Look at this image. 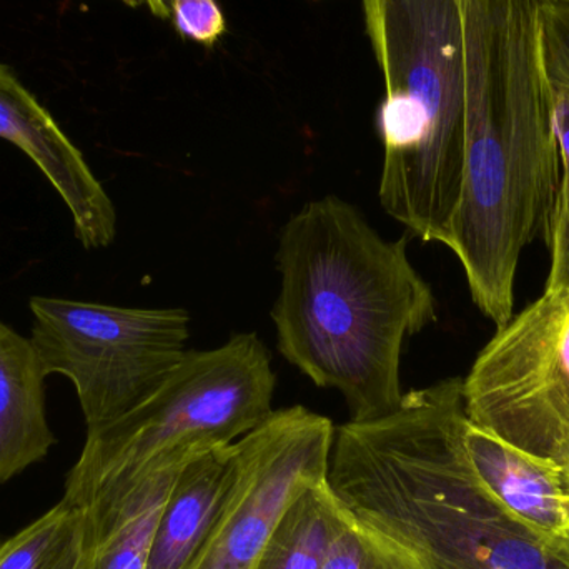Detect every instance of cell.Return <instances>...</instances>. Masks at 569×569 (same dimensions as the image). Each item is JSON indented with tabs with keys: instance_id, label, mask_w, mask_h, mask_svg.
Instances as JSON below:
<instances>
[{
	"instance_id": "obj_1",
	"label": "cell",
	"mask_w": 569,
	"mask_h": 569,
	"mask_svg": "<svg viewBox=\"0 0 569 569\" xmlns=\"http://www.w3.org/2000/svg\"><path fill=\"white\" fill-rule=\"evenodd\" d=\"M465 163L443 246L497 328L513 317L518 266L548 237L561 159L541 42V0H460Z\"/></svg>"
},
{
	"instance_id": "obj_2",
	"label": "cell",
	"mask_w": 569,
	"mask_h": 569,
	"mask_svg": "<svg viewBox=\"0 0 569 569\" xmlns=\"http://www.w3.org/2000/svg\"><path fill=\"white\" fill-rule=\"evenodd\" d=\"M407 243L388 242L335 196L307 203L280 236L282 287L272 308L280 353L317 387L340 391L351 421L400 405L405 341L437 320Z\"/></svg>"
},
{
	"instance_id": "obj_3",
	"label": "cell",
	"mask_w": 569,
	"mask_h": 569,
	"mask_svg": "<svg viewBox=\"0 0 569 569\" xmlns=\"http://www.w3.org/2000/svg\"><path fill=\"white\" fill-rule=\"evenodd\" d=\"M467 421L463 378L408 391L391 413L335 430L328 483L427 569H569L568 540L538 533L481 487Z\"/></svg>"
},
{
	"instance_id": "obj_4",
	"label": "cell",
	"mask_w": 569,
	"mask_h": 569,
	"mask_svg": "<svg viewBox=\"0 0 569 569\" xmlns=\"http://www.w3.org/2000/svg\"><path fill=\"white\" fill-rule=\"evenodd\" d=\"M383 72L381 207L423 242L443 246L465 163L460 0H361Z\"/></svg>"
},
{
	"instance_id": "obj_5",
	"label": "cell",
	"mask_w": 569,
	"mask_h": 569,
	"mask_svg": "<svg viewBox=\"0 0 569 569\" xmlns=\"http://www.w3.org/2000/svg\"><path fill=\"white\" fill-rule=\"evenodd\" d=\"M277 378L263 341L240 333L209 351H187L159 390L129 413L87 428L63 497L80 503L112 478L157 473L259 427L273 408Z\"/></svg>"
},
{
	"instance_id": "obj_6",
	"label": "cell",
	"mask_w": 569,
	"mask_h": 569,
	"mask_svg": "<svg viewBox=\"0 0 569 569\" xmlns=\"http://www.w3.org/2000/svg\"><path fill=\"white\" fill-rule=\"evenodd\" d=\"M32 340L47 377L76 388L87 428L102 427L152 397L186 357L183 308H127L56 297L29 300Z\"/></svg>"
},
{
	"instance_id": "obj_7",
	"label": "cell",
	"mask_w": 569,
	"mask_h": 569,
	"mask_svg": "<svg viewBox=\"0 0 569 569\" xmlns=\"http://www.w3.org/2000/svg\"><path fill=\"white\" fill-rule=\"evenodd\" d=\"M468 420L558 467L569 465V288H545L463 378Z\"/></svg>"
},
{
	"instance_id": "obj_8",
	"label": "cell",
	"mask_w": 569,
	"mask_h": 569,
	"mask_svg": "<svg viewBox=\"0 0 569 569\" xmlns=\"http://www.w3.org/2000/svg\"><path fill=\"white\" fill-rule=\"evenodd\" d=\"M333 438L327 417L298 405L237 440L229 495L190 569H252L291 501L328 480Z\"/></svg>"
},
{
	"instance_id": "obj_9",
	"label": "cell",
	"mask_w": 569,
	"mask_h": 569,
	"mask_svg": "<svg viewBox=\"0 0 569 569\" xmlns=\"http://www.w3.org/2000/svg\"><path fill=\"white\" fill-rule=\"evenodd\" d=\"M0 139L19 147L42 170L72 213L73 232L87 250L116 239L117 212L82 152L70 142L49 110L0 63Z\"/></svg>"
},
{
	"instance_id": "obj_10",
	"label": "cell",
	"mask_w": 569,
	"mask_h": 569,
	"mask_svg": "<svg viewBox=\"0 0 569 569\" xmlns=\"http://www.w3.org/2000/svg\"><path fill=\"white\" fill-rule=\"evenodd\" d=\"M465 451L488 495L545 537L569 541L563 468L533 457L467 421Z\"/></svg>"
},
{
	"instance_id": "obj_11",
	"label": "cell",
	"mask_w": 569,
	"mask_h": 569,
	"mask_svg": "<svg viewBox=\"0 0 569 569\" xmlns=\"http://www.w3.org/2000/svg\"><path fill=\"white\" fill-rule=\"evenodd\" d=\"M183 465L112 478L77 503L89 515V569H147L157 523Z\"/></svg>"
},
{
	"instance_id": "obj_12",
	"label": "cell",
	"mask_w": 569,
	"mask_h": 569,
	"mask_svg": "<svg viewBox=\"0 0 569 569\" xmlns=\"http://www.w3.org/2000/svg\"><path fill=\"white\" fill-rule=\"evenodd\" d=\"M236 470L233 443L187 461L157 523L147 569H190L226 503Z\"/></svg>"
},
{
	"instance_id": "obj_13",
	"label": "cell",
	"mask_w": 569,
	"mask_h": 569,
	"mask_svg": "<svg viewBox=\"0 0 569 569\" xmlns=\"http://www.w3.org/2000/svg\"><path fill=\"white\" fill-rule=\"evenodd\" d=\"M46 378L32 340L0 320V487L57 443L47 421Z\"/></svg>"
},
{
	"instance_id": "obj_14",
	"label": "cell",
	"mask_w": 569,
	"mask_h": 569,
	"mask_svg": "<svg viewBox=\"0 0 569 569\" xmlns=\"http://www.w3.org/2000/svg\"><path fill=\"white\" fill-rule=\"evenodd\" d=\"M348 507L321 481L298 495L284 510L252 569H321Z\"/></svg>"
},
{
	"instance_id": "obj_15",
	"label": "cell",
	"mask_w": 569,
	"mask_h": 569,
	"mask_svg": "<svg viewBox=\"0 0 569 569\" xmlns=\"http://www.w3.org/2000/svg\"><path fill=\"white\" fill-rule=\"evenodd\" d=\"M87 508L62 500L0 541V569H89Z\"/></svg>"
},
{
	"instance_id": "obj_16",
	"label": "cell",
	"mask_w": 569,
	"mask_h": 569,
	"mask_svg": "<svg viewBox=\"0 0 569 569\" xmlns=\"http://www.w3.org/2000/svg\"><path fill=\"white\" fill-rule=\"evenodd\" d=\"M321 569H427L410 547L348 508Z\"/></svg>"
},
{
	"instance_id": "obj_17",
	"label": "cell",
	"mask_w": 569,
	"mask_h": 569,
	"mask_svg": "<svg viewBox=\"0 0 569 569\" xmlns=\"http://www.w3.org/2000/svg\"><path fill=\"white\" fill-rule=\"evenodd\" d=\"M545 69L553 99L561 159L560 187L547 237L551 253L547 288H569V77L547 66Z\"/></svg>"
},
{
	"instance_id": "obj_18",
	"label": "cell",
	"mask_w": 569,
	"mask_h": 569,
	"mask_svg": "<svg viewBox=\"0 0 569 569\" xmlns=\"http://www.w3.org/2000/svg\"><path fill=\"white\" fill-rule=\"evenodd\" d=\"M153 16L169 20L182 36L213 46L226 32V19L216 0H146Z\"/></svg>"
},
{
	"instance_id": "obj_19",
	"label": "cell",
	"mask_w": 569,
	"mask_h": 569,
	"mask_svg": "<svg viewBox=\"0 0 569 569\" xmlns=\"http://www.w3.org/2000/svg\"><path fill=\"white\" fill-rule=\"evenodd\" d=\"M545 66L569 77V3L541 0Z\"/></svg>"
},
{
	"instance_id": "obj_20",
	"label": "cell",
	"mask_w": 569,
	"mask_h": 569,
	"mask_svg": "<svg viewBox=\"0 0 569 569\" xmlns=\"http://www.w3.org/2000/svg\"><path fill=\"white\" fill-rule=\"evenodd\" d=\"M563 475H565V493H567V500L569 503V465H568V467L563 468Z\"/></svg>"
},
{
	"instance_id": "obj_21",
	"label": "cell",
	"mask_w": 569,
	"mask_h": 569,
	"mask_svg": "<svg viewBox=\"0 0 569 569\" xmlns=\"http://www.w3.org/2000/svg\"><path fill=\"white\" fill-rule=\"evenodd\" d=\"M120 2L127 3V6L130 7H137L142 6V3H146V0H120Z\"/></svg>"
},
{
	"instance_id": "obj_22",
	"label": "cell",
	"mask_w": 569,
	"mask_h": 569,
	"mask_svg": "<svg viewBox=\"0 0 569 569\" xmlns=\"http://www.w3.org/2000/svg\"><path fill=\"white\" fill-rule=\"evenodd\" d=\"M553 2H563V3H569V0H553Z\"/></svg>"
}]
</instances>
